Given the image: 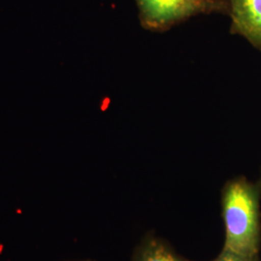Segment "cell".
Segmentation results:
<instances>
[{"label":"cell","instance_id":"obj_4","mask_svg":"<svg viewBox=\"0 0 261 261\" xmlns=\"http://www.w3.org/2000/svg\"><path fill=\"white\" fill-rule=\"evenodd\" d=\"M132 261H191L180 255L166 240L147 234L136 247Z\"/></svg>","mask_w":261,"mask_h":261},{"label":"cell","instance_id":"obj_1","mask_svg":"<svg viewBox=\"0 0 261 261\" xmlns=\"http://www.w3.org/2000/svg\"><path fill=\"white\" fill-rule=\"evenodd\" d=\"M261 185L247 178L227 181L222 190L224 252L258 258L261 245Z\"/></svg>","mask_w":261,"mask_h":261},{"label":"cell","instance_id":"obj_3","mask_svg":"<svg viewBox=\"0 0 261 261\" xmlns=\"http://www.w3.org/2000/svg\"><path fill=\"white\" fill-rule=\"evenodd\" d=\"M231 33L261 50V0H227Z\"/></svg>","mask_w":261,"mask_h":261},{"label":"cell","instance_id":"obj_6","mask_svg":"<svg viewBox=\"0 0 261 261\" xmlns=\"http://www.w3.org/2000/svg\"><path fill=\"white\" fill-rule=\"evenodd\" d=\"M83 261H93V260H83Z\"/></svg>","mask_w":261,"mask_h":261},{"label":"cell","instance_id":"obj_2","mask_svg":"<svg viewBox=\"0 0 261 261\" xmlns=\"http://www.w3.org/2000/svg\"><path fill=\"white\" fill-rule=\"evenodd\" d=\"M141 25L164 31L201 14H227V0H136Z\"/></svg>","mask_w":261,"mask_h":261},{"label":"cell","instance_id":"obj_7","mask_svg":"<svg viewBox=\"0 0 261 261\" xmlns=\"http://www.w3.org/2000/svg\"><path fill=\"white\" fill-rule=\"evenodd\" d=\"M260 185H261V183H260Z\"/></svg>","mask_w":261,"mask_h":261},{"label":"cell","instance_id":"obj_5","mask_svg":"<svg viewBox=\"0 0 261 261\" xmlns=\"http://www.w3.org/2000/svg\"><path fill=\"white\" fill-rule=\"evenodd\" d=\"M212 261H259L258 258H246L229 252H222Z\"/></svg>","mask_w":261,"mask_h":261}]
</instances>
